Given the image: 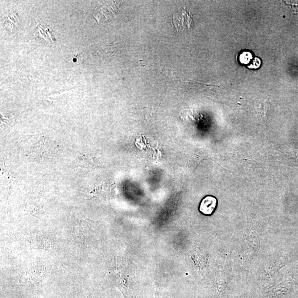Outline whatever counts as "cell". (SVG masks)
I'll return each mask as SVG.
<instances>
[{
  "label": "cell",
  "instance_id": "7a4b0ae2",
  "mask_svg": "<svg viewBox=\"0 0 298 298\" xmlns=\"http://www.w3.org/2000/svg\"><path fill=\"white\" fill-rule=\"evenodd\" d=\"M251 58V55L248 53H243L240 57V59L243 63H248Z\"/></svg>",
  "mask_w": 298,
  "mask_h": 298
},
{
  "label": "cell",
  "instance_id": "6da1fadb",
  "mask_svg": "<svg viewBox=\"0 0 298 298\" xmlns=\"http://www.w3.org/2000/svg\"><path fill=\"white\" fill-rule=\"evenodd\" d=\"M217 205V200L212 196H207L202 200L200 210L205 215L212 214Z\"/></svg>",
  "mask_w": 298,
  "mask_h": 298
}]
</instances>
